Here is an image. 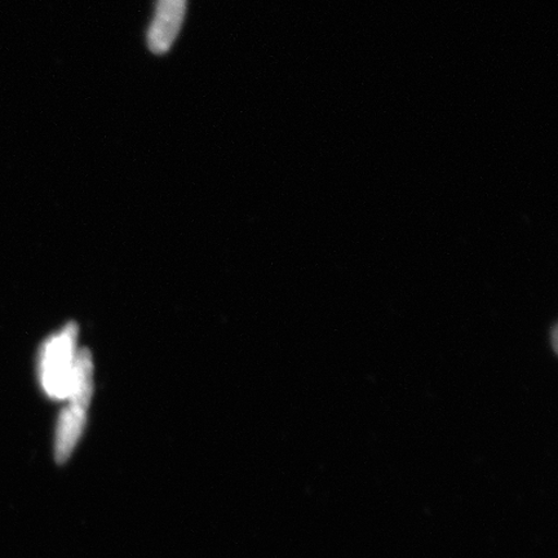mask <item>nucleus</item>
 Instances as JSON below:
<instances>
[{
  "label": "nucleus",
  "instance_id": "obj_1",
  "mask_svg": "<svg viewBox=\"0 0 558 558\" xmlns=\"http://www.w3.org/2000/svg\"><path fill=\"white\" fill-rule=\"evenodd\" d=\"M78 326L68 324L41 348L39 374L41 387L54 400H66L72 378Z\"/></svg>",
  "mask_w": 558,
  "mask_h": 558
},
{
  "label": "nucleus",
  "instance_id": "obj_2",
  "mask_svg": "<svg viewBox=\"0 0 558 558\" xmlns=\"http://www.w3.org/2000/svg\"><path fill=\"white\" fill-rule=\"evenodd\" d=\"M186 7L187 0H156L155 16L146 35L153 53L165 54L171 50L183 27Z\"/></svg>",
  "mask_w": 558,
  "mask_h": 558
},
{
  "label": "nucleus",
  "instance_id": "obj_3",
  "mask_svg": "<svg viewBox=\"0 0 558 558\" xmlns=\"http://www.w3.org/2000/svg\"><path fill=\"white\" fill-rule=\"evenodd\" d=\"M86 413L87 410L72 403H68V407L61 411L54 439L56 462L65 463L72 456L85 428Z\"/></svg>",
  "mask_w": 558,
  "mask_h": 558
},
{
  "label": "nucleus",
  "instance_id": "obj_4",
  "mask_svg": "<svg viewBox=\"0 0 558 558\" xmlns=\"http://www.w3.org/2000/svg\"><path fill=\"white\" fill-rule=\"evenodd\" d=\"M94 393V362L88 349L76 352L66 400L87 410Z\"/></svg>",
  "mask_w": 558,
  "mask_h": 558
}]
</instances>
